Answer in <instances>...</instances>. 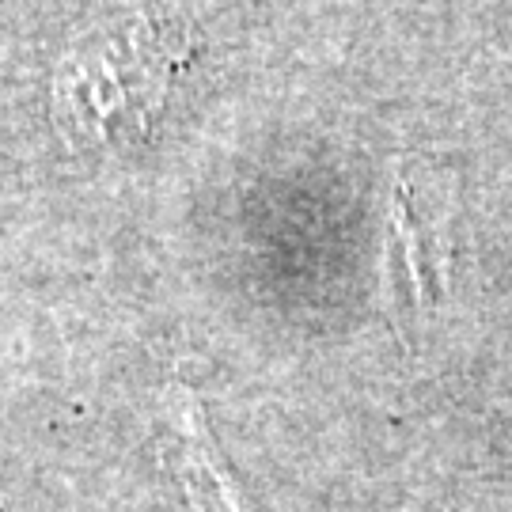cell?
Returning a JSON list of instances; mask_svg holds the SVG:
<instances>
[{"label":"cell","mask_w":512,"mask_h":512,"mask_svg":"<svg viewBox=\"0 0 512 512\" xmlns=\"http://www.w3.org/2000/svg\"><path fill=\"white\" fill-rule=\"evenodd\" d=\"M167 50L160 46H141V42H114L99 54L76 65L69 84H61V107L65 118H73L84 133L110 137L122 122H145V110L160 95L164 80Z\"/></svg>","instance_id":"6da1fadb"},{"label":"cell","mask_w":512,"mask_h":512,"mask_svg":"<svg viewBox=\"0 0 512 512\" xmlns=\"http://www.w3.org/2000/svg\"><path fill=\"white\" fill-rule=\"evenodd\" d=\"M160 444H164L167 467L175 471L194 512H255L243 478L228 463L205 410L186 387L171 391L167 399Z\"/></svg>","instance_id":"7a4b0ae2"}]
</instances>
